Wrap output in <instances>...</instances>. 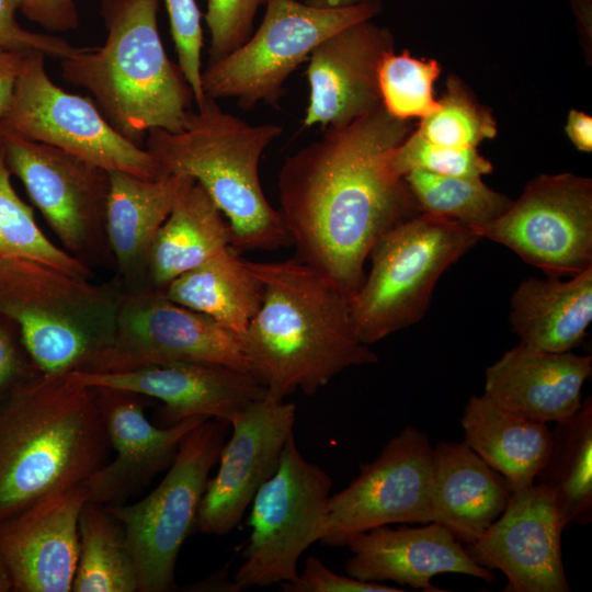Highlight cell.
<instances>
[{"label": "cell", "mask_w": 592, "mask_h": 592, "mask_svg": "<svg viewBox=\"0 0 592 592\" xmlns=\"http://www.w3.org/2000/svg\"><path fill=\"white\" fill-rule=\"evenodd\" d=\"M263 3L265 0H207L204 19L210 35L209 62L225 57L249 39L255 14Z\"/></svg>", "instance_id": "obj_38"}, {"label": "cell", "mask_w": 592, "mask_h": 592, "mask_svg": "<svg viewBox=\"0 0 592 592\" xmlns=\"http://www.w3.org/2000/svg\"><path fill=\"white\" fill-rule=\"evenodd\" d=\"M282 132L277 124L251 125L206 98L184 129H150L144 146L166 175L190 177L206 190L228 220L236 253L275 250L292 239L264 195L259 164Z\"/></svg>", "instance_id": "obj_5"}, {"label": "cell", "mask_w": 592, "mask_h": 592, "mask_svg": "<svg viewBox=\"0 0 592 592\" xmlns=\"http://www.w3.org/2000/svg\"><path fill=\"white\" fill-rule=\"evenodd\" d=\"M88 500L89 491L80 485L0 521V558L13 590L71 591L79 558V516Z\"/></svg>", "instance_id": "obj_21"}, {"label": "cell", "mask_w": 592, "mask_h": 592, "mask_svg": "<svg viewBox=\"0 0 592 592\" xmlns=\"http://www.w3.org/2000/svg\"><path fill=\"white\" fill-rule=\"evenodd\" d=\"M332 483L322 467L301 455L292 435L276 471L251 502V532L232 581L238 591L296 579L301 555L325 534Z\"/></svg>", "instance_id": "obj_10"}, {"label": "cell", "mask_w": 592, "mask_h": 592, "mask_svg": "<svg viewBox=\"0 0 592 592\" xmlns=\"http://www.w3.org/2000/svg\"><path fill=\"white\" fill-rule=\"evenodd\" d=\"M93 389L69 374L37 373L0 407V521L77 487L109 462Z\"/></svg>", "instance_id": "obj_3"}, {"label": "cell", "mask_w": 592, "mask_h": 592, "mask_svg": "<svg viewBox=\"0 0 592 592\" xmlns=\"http://www.w3.org/2000/svg\"><path fill=\"white\" fill-rule=\"evenodd\" d=\"M481 237L455 220L420 213L372 248V266L351 299L360 341L373 344L418 322L442 274Z\"/></svg>", "instance_id": "obj_7"}, {"label": "cell", "mask_w": 592, "mask_h": 592, "mask_svg": "<svg viewBox=\"0 0 592 592\" xmlns=\"http://www.w3.org/2000/svg\"><path fill=\"white\" fill-rule=\"evenodd\" d=\"M7 166L71 257L114 266L106 235L109 171L57 147L0 132Z\"/></svg>", "instance_id": "obj_12"}, {"label": "cell", "mask_w": 592, "mask_h": 592, "mask_svg": "<svg viewBox=\"0 0 592 592\" xmlns=\"http://www.w3.org/2000/svg\"><path fill=\"white\" fill-rule=\"evenodd\" d=\"M163 293L173 303L208 316L239 338L263 300L262 282L230 247L178 276Z\"/></svg>", "instance_id": "obj_29"}, {"label": "cell", "mask_w": 592, "mask_h": 592, "mask_svg": "<svg viewBox=\"0 0 592 592\" xmlns=\"http://www.w3.org/2000/svg\"><path fill=\"white\" fill-rule=\"evenodd\" d=\"M19 344L22 342L18 328L0 315V392L41 373L21 356Z\"/></svg>", "instance_id": "obj_41"}, {"label": "cell", "mask_w": 592, "mask_h": 592, "mask_svg": "<svg viewBox=\"0 0 592 592\" xmlns=\"http://www.w3.org/2000/svg\"><path fill=\"white\" fill-rule=\"evenodd\" d=\"M45 57L37 50L25 53L0 132L57 147L107 171L144 179L166 175L156 158L118 133L89 98L53 82Z\"/></svg>", "instance_id": "obj_11"}, {"label": "cell", "mask_w": 592, "mask_h": 592, "mask_svg": "<svg viewBox=\"0 0 592 592\" xmlns=\"http://www.w3.org/2000/svg\"><path fill=\"white\" fill-rule=\"evenodd\" d=\"M380 0L344 7H318L298 0H265L258 30L239 48L202 70L206 98L236 99L247 111L276 105L284 83L327 37L356 22L373 20Z\"/></svg>", "instance_id": "obj_8"}, {"label": "cell", "mask_w": 592, "mask_h": 592, "mask_svg": "<svg viewBox=\"0 0 592 592\" xmlns=\"http://www.w3.org/2000/svg\"><path fill=\"white\" fill-rule=\"evenodd\" d=\"M361 0H305L306 3L318 7H344L357 3Z\"/></svg>", "instance_id": "obj_46"}, {"label": "cell", "mask_w": 592, "mask_h": 592, "mask_svg": "<svg viewBox=\"0 0 592 592\" xmlns=\"http://www.w3.org/2000/svg\"><path fill=\"white\" fill-rule=\"evenodd\" d=\"M394 46L391 32L372 20L348 25L322 41L308 58L304 126H344L380 107L379 66Z\"/></svg>", "instance_id": "obj_20"}, {"label": "cell", "mask_w": 592, "mask_h": 592, "mask_svg": "<svg viewBox=\"0 0 592 592\" xmlns=\"http://www.w3.org/2000/svg\"><path fill=\"white\" fill-rule=\"evenodd\" d=\"M106 235L115 276L127 292L147 288L152 241L182 190L193 181L180 174L144 179L109 171Z\"/></svg>", "instance_id": "obj_25"}, {"label": "cell", "mask_w": 592, "mask_h": 592, "mask_svg": "<svg viewBox=\"0 0 592 592\" xmlns=\"http://www.w3.org/2000/svg\"><path fill=\"white\" fill-rule=\"evenodd\" d=\"M79 558L72 592H137L121 523L102 504L87 501L79 516Z\"/></svg>", "instance_id": "obj_31"}, {"label": "cell", "mask_w": 592, "mask_h": 592, "mask_svg": "<svg viewBox=\"0 0 592 592\" xmlns=\"http://www.w3.org/2000/svg\"><path fill=\"white\" fill-rule=\"evenodd\" d=\"M439 109L422 118L414 130L425 140L451 148L468 149L497 135L491 111L480 104L455 76L446 80Z\"/></svg>", "instance_id": "obj_34"}, {"label": "cell", "mask_w": 592, "mask_h": 592, "mask_svg": "<svg viewBox=\"0 0 592 592\" xmlns=\"http://www.w3.org/2000/svg\"><path fill=\"white\" fill-rule=\"evenodd\" d=\"M24 56V52L0 47V118L10 106Z\"/></svg>", "instance_id": "obj_43"}, {"label": "cell", "mask_w": 592, "mask_h": 592, "mask_svg": "<svg viewBox=\"0 0 592 592\" xmlns=\"http://www.w3.org/2000/svg\"><path fill=\"white\" fill-rule=\"evenodd\" d=\"M19 0H0V47L18 52L37 50L45 56L65 59L79 52L61 37L34 33L22 27L16 18Z\"/></svg>", "instance_id": "obj_39"}, {"label": "cell", "mask_w": 592, "mask_h": 592, "mask_svg": "<svg viewBox=\"0 0 592 592\" xmlns=\"http://www.w3.org/2000/svg\"><path fill=\"white\" fill-rule=\"evenodd\" d=\"M158 7L159 0H101L104 44L61 59V78L90 92L109 123L143 147L150 129H184L194 100L166 54Z\"/></svg>", "instance_id": "obj_4"}, {"label": "cell", "mask_w": 592, "mask_h": 592, "mask_svg": "<svg viewBox=\"0 0 592 592\" xmlns=\"http://www.w3.org/2000/svg\"><path fill=\"white\" fill-rule=\"evenodd\" d=\"M294 402L262 398L243 406L228 423L231 436L218 458V470L203 494L196 528L223 536L241 522L259 488L276 471L296 422Z\"/></svg>", "instance_id": "obj_16"}, {"label": "cell", "mask_w": 592, "mask_h": 592, "mask_svg": "<svg viewBox=\"0 0 592 592\" xmlns=\"http://www.w3.org/2000/svg\"><path fill=\"white\" fill-rule=\"evenodd\" d=\"M592 373V356L547 352L519 343L486 369L485 392L500 407L548 423L573 414Z\"/></svg>", "instance_id": "obj_23"}, {"label": "cell", "mask_w": 592, "mask_h": 592, "mask_svg": "<svg viewBox=\"0 0 592 592\" xmlns=\"http://www.w3.org/2000/svg\"><path fill=\"white\" fill-rule=\"evenodd\" d=\"M284 592H402L383 582L363 581L330 570L321 559L309 556L296 579L280 584Z\"/></svg>", "instance_id": "obj_40"}, {"label": "cell", "mask_w": 592, "mask_h": 592, "mask_svg": "<svg viewBox=\"0 0 592 592\" xmlns=\"http://www.w3.org/2000/svg\"><path fill=\"white\" fill-rule=\"evenodd\" d=\"M410 133L382 105L357 121L323 129L320 139L285 158L277 178L280 215L294 258L331 280L351 299L364 281L374 244L420 214L388 152Z\"/></svg>", "instance_id": "obj_1"}, {"label": "cell", "mask_w": 592, "mask_h": 592, "mask_svg": "<svg viewBox=\"0 0 592 592\" xmlns=\"http://www.w3.org/2000/svg\"><path fill=\"white\" fill-rule=\"evenodd\" d=\"M20 10L33 23L49 32L78 29L79 16L75 0H19Z\"/></svg>", "instance_id": "obj_42"}, {"label": "cell", "mask_w": 592, "mask_h": 592, "mask_svg": "<svg viewBox=\"0 0 592 592\" xmlns=\"http://www.w3.org/2000/svg\"><path fill=\"white\" fill-rule=\"evenodd\" d=\"M432 457L425 433L401 429L344 489L330 494L320 544L343 547L375 527L430 523Z\"/></svg>", "instance_id": "obj_14"}, {"label": "cell", "mask_w": 592, "mask_h": 592, "mask_svg": "<svg viewBox=\"0 0 592 592\" xmlns=\"http://www.w3.org/2000/svg\"><path fill=\"white\" fill-rule=\"evenodd\" d=\"M229 426L224 420L205 419L184 436L164 478L149 494L132 504L104 505L123 527L137 592L175 590L178 556L196 528L209 473Z\"/></svg>", "instance_id": "obj_9"}, {"label": "cell", "mask_w": 592, "mask_h": 592, "mask_svg": "<svg viewBox=\"0 0 592 592\" xmlns=\"http://www.w3.org/2000/svg\"><path fill=\"white\" fill-rule=\"evenodd\" d=\"M584 37L591 38L592 0H569Z\"/></svg>", "instance_id": "obj_45"}, {"label": "cell", "mask_w": 592, "mask_h": 592, "mask_svg": "<svg viewBox=\"0 0 592 592\" xmlns=\"http://www.w3.org/2000/svg\"><path fill=\"white\" fill-rule=\"evenodd\" d=\"M421 525H384L356 535L346 545L352 556L345 561V573L363 581H394L424 592L443 591L431 583L440 573L496 581L492 570L478 565L449 531L434 522Z\"/></svg>", "instance_id": "obj_22"}, {"label": "cell", "mask_w": 592, "mask_h": 592, "mask_svg": "<svg viewBox=\"0 0 592 592\" xmlns=\"http://www.w3.org/2000/svg\"><path fill=\"white\" fill-rule=\"evenodd\" d=\"M164 3L178 55V67L198 107L206 100L202 88V14L195 0H164Z\"/></svg>", "instance_id": "obj_37"}, {"label": "cell", "mask_w": 592, "mask_h": 592, "mask_svg": "<svg viewBox=\"0 0 592 592\" xmlns=\"http://www.w3.org/2000/svg\"><path fill=\"white\" fill-rule=\"evenodd\" d=\"M572 145L580 151H592V117L581 111L570 110L565 126Z\"/></svg>", "instance_id": "obj_44"}, {"label": "cell", "mask_w": 592, "mask_h": 592, "mask_svg": "<svg viewBox=\"0 0 592 592\" xmlns=\"http://www.w3.org/2000/svg\"><path fill=\"white\" fill-rule=\"evenodd\" d=\"M403 179L421 213L455 220L476 231L502 216L513 203L481 178L411 171Z\"/></svg>", "instance_id": "obj_32"}, {"label": "cell", "mask_w": 592, "mask_h": 592, "mask_svg": "<svg viewBox=\"0 0 592 592\" xmlns=\"http://www.w3.org/2000/svg\"><path fill=\"white\" fill-rule=\"evenodd\" d=\"M123 285L25 259L0 260V315L43 374L91 372L112 346Z\"/></svg>", "instance_id": "obj_6"}, {"label": "cell", "mask_w": 592, "mask_h": 592, "mask_svg": "<svg viewBox=\"0 0 592 592\" xmlns=\"http://www.w3.org/2000/svg\"><path fill=\"white\" fill-rule=\"evenodd\" d=\"M228 220L195 180L179 194L148 258L147 288L164 291L178 276L230 247Z\"/></svg>", "instance_id": "obj_27"}, {"label": "cell", "mask_w": 592, "mask_h": 592, "mask_svg": "<svg viewBox=\"0 0 592 592\" xmlns=\"http://www.w3.org/2000/svg\"><path fill=\"white\" fill-rule=\"evenodd\" d=\"M13 590L12 582L9 572L0 558V592H8Z\"/></svg>", "instance_id": "obj_47"}, {"label": "cell", "mask_w": 592, "mask_h": 592, "mask_svg": "<svg viewBox=\"0 0 592 592\" xmlns=\"http://www.w3.org/2000/svg\"><path fill=\"white\" fill-rule=\"evenodd\" d=\"M510 321L528 348L567 352L581 345L592 321V266L569 281H522L511 297Z\"/></svg>", "instance_id": "obj_26"}, {"label": "cell", "mask_w": 592, "mask_h": 592, "mask_svg": "<svg viewBox=\"0 0 592 592\" xmlns=\"http://www.w3.org/2000/svg\"><path fill=\"white\" fill-rule=\"evenodd\" d=\"M115 455L82 485L89 501L110 506L125 503L173 463L184 436L203 417L171 426L151 423L145 414L148 397L123 389L91 387Z\"/></svg>", "instance_id": "obj_18"}, {"label": "cell", "mask_w": 592, "mask_h": 592, "mask_svg": "<svg viewBox=\"0 0 592 592\" xmlns=\"http://www.w3.org/2000/svg\"><path fill=\"white\" fill-rule=\"evenodd\" d=\"M184 361L219 363L250 372L236 333L208 316L173 303L163 291L123 289L114 342L91 372H123Z\"/></svg>", "instance_id": "obj_15"}, {"label": "cell", "mask_w": 592, "mask_h": 592, "mask_svg": "<svg viewBox=\"0 0 592 592\" xmlns=\"http://www.w3.org/2000/svg\"><path fill=\"white\" fill-rule=\"evenodd\" d=\"M510 496L506 479L464 441L433 446L431 522L462 544H474L500 516Z\"/></svg>", "instance_id": "obj_24"}, {"label": "cell", "mask_w": 592, "mask_h": 592, "mask_svg": "<svg viewBox=\"0 0 592 592\" xmlns=\"http://www.w3.org/2000/svg\"><path fill=\"white\" fill-rule=\"evenodd\" d=\"M477 232L549 276L576 275L592 266V181L569 172L539 174Z\"/></svg>", "instance_id": "obj_13"}, {"label": "cell", "mask_w": 592, "mask_h": 592, "mask_svg": "<svg viewBox=\"0 0 592 592\" xmlns=\"http://www.w3.org/2000/svg\"><path fill=\"white\" fill-rule=\"evenodd\" d=\"M537 483L553 496L565 530L592 520V398L556 421Z\"/></svg>", "instance_id": "obj_30"}, {"label": "cell", "mask_w": 592, "mask_h": 592, "mask_svg": "<svg viewBox=\"0 0 592 592\" xmlns=\"http://www.w3.org/2000/svg\"><path fill=\"white\" fill-rule=\"evenodd\" d=\"M11 175L0 145V260H32L79 278H93L91 267L54 244L41 230L33 209L12 186Z\"/></svg>", "instance_id": "obj_33"}, {"label": "cell", "mask_w": 592, "mask_h": 592, "mask_svg": "<svg viewBox=\"0 0 592 592\" xmlns=\"http://www.w3.org/2000/svg\"><path fill=\"white\" fill-rule=\"evenodd\" d=\"M87 387H110L160 400L159 426L203 417L229 421L248 402L266 396L252 373L210 362H172L110 373L73 372Z\"/></svg>", "instance_id": "obj_19"}, {"label": "cell", "mask_w": 592, "mask_h": 592, "mask_svg": "<svg viewBox=\"0 0 592 592\" xmlns=\"http://www.w3.org/2000/svg\"><path fill=\"white\" fill-rule=\"evenodd\" d=\"M563 530L551 493L533 483L512 492L500 516L466 549L478 565L504 573V592H569Z\"/></svg>", "instance_id": "obj_17"}, {"label": "cell", "mask_w": 592, "mask_h": 592, "mask_svg": "<svg viewBox=\"0 0 592 592\" xmlns=\"http://www.w3.org/2000/svg\"><path fill=\"white\" fill-rule=\"evenodd\" d=\"M387 168L397 178L411 171L463 178H482L492 172V163L477 148L457 149L432 144L415 132L387 155Z\"/></svg>", "instance_id": "obj_36"}, {"label": "cell", "mask_w": 592, "mask_h": 592, "mask_svg": "<svg viewBox=\"0 0 592 592\" xmlns=\"http://www.w3.org/2000/svg\"><path fill=\"white\" fill-rule=\"evenodd\" d=\"M242 261L263 285L261 307L240 340L266 398L312 396L344 369L378 361L356 335L351 298L327 276L296 258Z\"/></svg>", "instance_id": "obj_2"}, {"label": "cell", "mask_w": 592, "mask_h": 592, "mask_svg": "<svg viewBox=\"0 0 592 592\" xmlns=\"http://www.w3.org/2000/svg\"><path fill=\"white\" fill-rule=\"evenodd\" d=\"M460 424L464 442L508 481L511 493L535 483L550 446V429L473 395Z\"/></svg>", "instance_id": "obj_28"}, {"label": "cell", "mask_w": 592, "mask_h": 592, "mask_svg": "<svg viewBox=\"0 0 592 592\" xmlns=\"http://www.w3.org/2000/svg\"><path fill=\"white\" fill-rule=\"evenodd\" d=\"M440 73L441 65L435 59L417 58L408 50L388 53L378 71L382 105L402 121L429 116L440 106L433 90Z\"/></svg>", "instance_id": "obj_35"}]
</instances>
